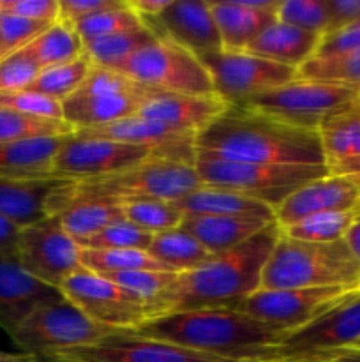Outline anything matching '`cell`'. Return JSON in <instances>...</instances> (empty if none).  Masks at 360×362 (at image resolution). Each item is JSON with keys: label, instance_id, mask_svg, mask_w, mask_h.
I'll list each match as a JSON object with an SVG mask.
<instances>
[{"label": "cell", "instance_id": "6da1fadb", "mask_svg": "<svg viewBox=\"0 0 360 362\" xmlns=\"http://www.w3.org/2000/svg\"><path fill=\"white\" fill-rule=\"evenodd\" d=\"M127 332L233 362H275L288 331L233 308H205L150 318Z\"/></svg>", "mask_w": 360, "mask_h": 362}, {"label": "cell", "instance_id": "7a4b0ae2", "mask_svg": "<svg viewBox=\"0 0 360 362\" xmlns=\"http://www.w3.org/2000/svg\"><path fill=\"white\" fill-rule=\"evenodd\" d=\"M281 235L277 223L239 247L214 255L200 267L179 272L164 293L150 304V318L205 308H235L261 288L265 264Z\"/></svg>", "mask_w": 360, "mask_h": 362}, {"label": "cell", "instance_id": "3957f363", "mask_svg": "<svg viewBox=\"0 0 360 362\" xmlns=\"http://www.w3.org/2000/svg\"><path fill=\"white\" fill-rule=\"evenodd\" d=\"M193 147L232 161L325 166L318 131L292 126L239 105H229L201 129Z\"/></svg>", "mask_w": 360, "mask_h": 362}, {"label": "cell", "instance_id": "277c9868", "mask_svg": "<svg viewBox=\"0 0 360 362\" xmlns=\"http://www.w3.org/2000/svg\"><path fill=\"white\" fill-rule=\"evenodd\" d=\"M360 288V262L344 243H307L279 235L261 274V288Z\"/></svg>", "mask_w": 360, "mask_h": 362}, {"label": "cell", "instance_id": "5b68a950", "mask_svg": "<svg viewBox=\"0 0 360 362\" xmlns=\"http://www.w3.org/2000/svg\"><path fill=\"white\" fill-rule=\"evenodd\" d=\"M203 186L191 159L161 154L92 180H66L59 187L62 197L106 198L119 204L140 200L175 202Z\"/></svg>", "mask_w": 360, "mask_h": 362}, {"label": "cell", "instance_id": "8992f818", "mask_svg": "<svg viewBox=\"0 0 360 362\" xmlns=\"http://www.w3.org/2000/svg\"><path fill=\"white\" fill-rule=\"evenodd\" d=\"M193 165L203 186L244 194L268 205L272 211H275L299 187L328 175L325 166L232 161L201 151H194Z\"/></svg>", "mask_w": 360, "mask_h": 362}, {"label": "cell", "instance_id": "52a82bcc", "mask_svg": "<svg viewBox=\"0 0 360 362\" xmlns=\"http://www.w3.org/2000/svg\"><path fill=\"white\" fill-rule=\"evenodd\" d=\"M359 98V87L295 78L239 106H246L292 126L318 131L328 117L341 112Z\"/></svg>", "mask_w": 360, "mask_h": 362}, {"label": "cell", "instance_id": "ba28073f", "mask_svg": "<svg viewBox=\"0 0 360 362\" xmlns=\"http://www.w3.org/2000/svg\"><path fill=\"white\" fill-rule=\"evenodd\" d=\"M113 332L119 331L92 322L64 297L35 311L11 334V339L21 354L52 359L67 350L94 345Z\"/></svg>", "mask_w": 360, "mask_h": 362}, {"label": "cell", "instance_id": "9c48e42d", "mask_svg": "<svg viewBox=\"0 0 360 362\" xmlns=\"http://www.w3.org/2000/svg\"><path fill=\"white\" fill-rule=\"evenodd\" d=\"M161 154L179 156L194 161V152L164 151V148L120 144L102 138H78L69 134L64 138L56 152L52 166V177L62 180L101 179Z\"/></svg>", "mask_w": 360, "mask_h": 362}, {"label": "cell", "instance_id": "30bf717a", "mask_svg": "<svg viewBox=\"0 0 360 362\" xmlns=\"http://www.w3.org/2000/svg\"><path fill=\"white\" fill-rule=\"evenodd\" d=\"M115 71L159 92L191 95L215 94L201 60L175 42L162 39L134 53Z\"/></svg>", "mask_w": 360, "mask_h": 362}, {"label": "cell", "instance_id": "8fae6325", "mask_svg": "<svg viewBox=\"0 0 360 362\" xmlns=\"http://www.w3.org/2000/svg\"><path fill=\"white\" fill-rule=\"evenodd\" d=\"M356 345H360V288L346 293L309 324L286 332L275 362L307 361Z\"/></svg>", "mask_w": 360, "mask_h": 362}, {"label": "cell", "instance_id": "7c38bea8", "mask_svg": "<svg viewBox=\"0 0 360 362\" xmlns=\"http://www.w3.org/2000/svg\"><path fill=\"white\" fill-rule=\"evenodd\" d=\"M60 292L92 322L113 331H133L150 320L147 300L87 269L67 278Z\"/></svg>", "mask_w": 360, "mask_h": 362}, {"label": "cell", "instance_id": "4fadbf2b", "mask_svg": "<svg viewBox=\"0 0 360 362\" xmlns=\"http://www.w3.org/2000/svg\"><path fill=\"white\" fill-rule=\"evenodd\" d=\"M207 69L215 94L228 105L249 99L295 80L296 69L249 52H214L198 57Z\"/></svg>", "mask_w": 360, "mask_h": 362}, {"label": "cell", "instance_id": "5bb4252c", "mask_svg": "<svg viewBox=\"0 0 360 362\" xmlns=\"http://www.w3.org/2000/svg\"><path fill=\"white\" fill-rule=\"evenodd\" d=\"M16 257L28 274L55 288L83 269L81 246L62 228L56 216L20 230Z\"/></svg>", "mask_w": 360, "mask_h": 362}, {"label": "cell", "instance_id": "9a60e30c", "mask_svg": "<svg viewBox=\"0 0 360 362\" xmlns=\"http://www.w3.org/2000/svg\"><path fill=\"white\" fill-rule=\"evenodd\" d=\"M352 290L355 288H344V286L282 290L260 288L240 300L233 310H239L286 331H293V329L309 324Z\"/></svg>", "mask_w": 360, "mask_h": 362}, {"label": "cell", "instance_id": "2e32d148", "mask_svg": "<svg viewBox=\"0 0 360 362\" xmlns=\"http://www.w3.org/2000/svg\"><path fill=\"white\" fill-rule=\"evenodd\" d=\"M52 362H233L208 354L194 352L159 339L119 331L101 341L67 350L52 357Z\"/></svg>", "mask_w": 360, "mask_h": 362}, {"label": "cell", "instance_id": "e0dca14e", "mask_svg": "<svg viewBox=\"0 0 360 362\" xmlns=\"http://www.w3.org/2000/svg\"><path fill=\"white\" fill-rule=\"evenodd\" d=\"M143 23L157 39L175 42L196 57L222 49L208 0H169L164 11Z\"/></svg>", "mask_w": 360, "mask_h": 362}, {"label": "cell", "instance_id": "ac0fdd59", "mask_svg": "<svg viewBox=\"0 0 360 362\" xmlns=\"http://www.w3.org/2000/svg\"><path fill=\"white\" fill-rule=\"evenodd\" d=\"M360 209V177L325 175L289 194L274 211L281 230L318 214Z\"/></svg>", "mask_w": 360, "mask_h": 362}, {"label": "cell", "instance_id": "d6986e66", "mask_svg": "<svg viewBox=\"0 0 360 362\" xmlns=\"http://www.w3.org/2000/svg\"><path fill=\"white\" fill-rule=\"evenodd\" d=\"M60 288L28 274L16 255L0 257V329L13 334L41 308L62 300Z\"/></svg>", "mask_w": 360, "mask_h": 362}, {"label": "cell", "instance_id": "ffe728a7", "mask_svg": "<svg viewBox=\"0 0 360 362\" xmlns=\"http://www.w3.org/2000/svg\"><path fill=\"white\" fill-rule=\"evenodd\" d=\"M228 106V103L219 98L217 94L191 95L155 90L154 94L145 99L138 115L157 120L172 129L196 136L212 120L217 119Z\"/></svg>", "mask_w": 360, "mask_h": 362}, {"label": "cell", "instance_id": "44dd1931", "mask_svg": "<svg viewBox=\"0 0 360 362\" xmlns=\"http://www.w3.org/2000/svg\"><path fill=\"white\" fill-rule=\"evenodd\" d=\"M328 175L360 177V98L318 129Z\"/></svg>", "mask_w": 360, "mask_h": 362}, {"label": "cell", "instance_id": "7402d4cb", "mask_svg": "<svg viewBox=\"0 0 360 362\" xmlns=\"http://www.w3.org/2000/svg\"><path fill=\"white\" fill-rule=\"evenodd\" d=\"M64 182L52 175H0V214L20 230L35 225L48 218L49 197Z\"/></svg>", "mask_w": 360, "mask_h": 362}, {"label": "cell", "instance_id": "603a6c76", "mask_svg": "<svg viewBox=\"0 0 360 362\" xmlns=\"http://www.w3.org/2000/svg\"><path fill=\"white\" fill-rule=\"evenodd\" d=\"M154 88L138 92H109V94H73L62 103L64 120L74 131L90 129L138 115L141 105Z\"/></svg>", "mask_w": 360, "mask_h": 362}, {"label": "cell", "instance_id": "cb8c5ba5", "mask_svg": "<svg viewBox=\"0 0 360 362\" xmlns=\"http://www.w3.org/2000/svg\"><path fill=\"white\" fill-rule=\"evenodd\" d=\"M59 187L49 197L46 212L48 216H56L62 228L78 243L126 219L122 204L119 202L106 198L62 197Z\"/></svg>", "mask_w": 360, "mask_h": 362}, {"label": "cell", "instance_id": "d4e9b609", "mask_svg": "<svg viewBox=\"0 0 360 362\" xmlns=\"http://www.w3.org/2000/svg\"><path fill=\"white\" fill-rule=\"evenodd\" d=\"M73 134L78 138H102V140L141 145V147L164 148V151L194 152V134L172 129L166 124L141 115L127 117V119L104 124V126L99 127H90V129L74 131Z\"/></svg>", "mask_w": 360, "mask_h": 362}, {"label": "cell", "instance_id": "484cf974", "mask_svg": "<svg viewBox=\"0 0 360 362\" xmlns=\"http://www.w3.org/2000/svg\"><path fill=\"white\" fill-rule=\"evenodd\" d=\"M270 219L251 216H184L180 228L193 235L208 253L232 251L267 228Z\"/></svg>", "mask_w": 360, "mask_h": 362}, {"label": "cell", "instance_id": "4316f807", "mask_svg": "<svg viewBox=\"0 0 360 362\" xmlns=\"http://www.w3.org/2000/svg\"><path fill=\"white\" fill-rule=\"evenodd\" d=\"M321 37L323 35L316 32L302 30L275 20L247 46L246 52L299 71V67L316 55Z\"/></svg>", "mask_w": 360, "mask_h": 362}, {"label": "cell", "instance_id": "83f0119b", "mask_svg": "<svg viewBox=\"0 0 360 362\" xmlns=\"http://www.w3.org/2000/svg\"><path fill=\"white\" fill-rule=\"evenodd\" d=\"M224 52H246L247 46L270 27L277 16L244 7L239 0H208Z\"/></svg>", "mask_w": 360, "mask_h": 362}, {"label": "cell", "instance_id": "f1b7e54d", "mask_svg": "<svg viewBox=\"0 0 360 362\" xmlns=\"http://www.w3.org/2000/svg\"><path fill=\"white\" fill-rule=\"evenodd\" d=\"M172 205L184 216H251L275 221L274 211L268 205L233 191L207 186L172 202Z\"/></svg>", "mask_w": 360, "mask_h": 362}, {"label": "cell", "instance_id": "f546056e", "mask_svg": "<svg viewBox=\"0 0 360 362\" xmlns=\"http://www.w3.org/2000/svg\"><path fill=\"white\" fill-rule=\"evenodd\" d=\"M64 138L42 136L0 144V175H52L53 161Z\"/></svg>", "mask_w": 360, "mask_h": 362}, {"label": "cell", "instance_id": "4dcf8cb0", "mask_svg": "<svg viewBox=\"0 0 360 362\" xmlns=\"http://www.w3.org/2000/svg\"><path fill=\"white\" fill-rule=\"evenodd\" d=\"M147 251L172 272L193 271L214 257L180 226L154 235Z\"/></svg>", "mask_w": 360, "mask_h": 362}, {"label": "cell", "instance_id": "1f68e13d", "mask_svg": "<svg viewBox=\"0 0 360 362\" xmlns=\"http://www.w3.org/2000/svg\"><path fill=\"white\" fill-rule=\"evenodd\" d=\"M21 49H25L41 69L71 62L85 53L83 42L73 23L64 20H56Z\"/></svg>", "mask_w": 360, "mask_h": 362}, {"label": "cell", "instance_id": "d6a6232c", "mask_svg": "<svg viewBox=\"0 0 360 362\" xmlns=\"http://www.w3.org/2000/svg\"><path fill=\"white\" fill-rule=\"evenodd\" d=\"M155 41H159L157 35L147 25H143L133 30L120 32V34L88 42L85 45V57L90 60L92 66L116 69L134 53L154 45Z\"/></svg>", "mask_w": 360, "mask_h": 362}, {"label": "cell", "instance_id": "836d02e7", "mask_svg": "<svg viewBox=\"0 0 360 362\" xmlns=\"http://www.w3.org/2000/svg\"><path fill=\"white\" fill-rule=\"evenodd\" d=\"M81 267L95 274L126 271H168L148 251L143 250H83Z\"/></svg>", "mask_w": 360, "mask_h": 362}, {"label": "cell", "instance_id": "e575fe53", "mask_svg": "<svg viewBox=\"0 0 360 362\" xmlns=\"http://www.w3.org/2000/svg\"><path fill=\"white\" fill-rule=\"evenodd\" d=\"M143 25L145 23L140 14L129 6L127 0H122L119 6L112 7V9H104L101 13L81 18L76 23H73V27L85 46L92 41H97V39L133 30V28L143 27Z\"/></svg>", "mask_w": 360, "mask_h": 362}, {"label": "cell", "instance_id": "d590c367", "mask_svg": "<svg viewBox=\"0 0 360 362\" xmlns=\"http://www.w3.org/2000/svg\"><path fill=\"white\" fill-rule=\"evenodd\" d=\"M92 69L90 60L83 55L71 62L59 64V66L46 67L39 73L35 81L32 83L30 90L41 92V94L49 95L56 101L64 103L67 98L74 94L83 83L85 78L88 76Z\"/></svg>", "mask_w": 360, "mask_h": 362}, {"label": "cell", "instance_id": "8d00e7d4", "mask_svg": "<svg viewBox=\"0 0 360 362\" xmlns=\"http://www.w3.org/2000/svg\"><path fill=\"white\" fill-rule=\"evenodd\" d=\"M359 211L328 212L307 218L289 228L281 230L282 235L307 243H334L344 239L346 232L356 219Z\"/></svg>", "mask_w": 360, "mask_h": 362}, {"label": "cell", "instance_id": "74e56055", "mask_svg": "<svg viewBox=\"0 0 360 362\" xmlns=\"http://www.w3.org/2000/svg\"><path fill=\"white\" fill-rule=\"evenodd\" d=\"M74 129L66 120H42L0 108V144L42 136H67Z\"/></svg>", "mask_w": 360, "mask_h": 362}, {"label": "cell", "instance_id": "f35d334b", "mask_svg": "<svg viewBox=\"0 0 360 362\" xmlns=\"http://www.w3.org/2000/svg\"><path fill=\"white\" fill-rule=\"evenodd\" d=\"M296 78L300 80L334 81L360 88V49L325 59H311L299 67Z\"/></svg>", "mask_w": 360, "mask_h": 362}, {"label": "cell", "instance_id": "ab89813d", "mask_svg": "<svg viewBox=\"0 0 360 362\" xmlns=\"http://www.w3.org/2000/svg\"><path fill=\"white\" fill-rule=\"evenodd\" d=\"M124 218L126 221L133 223L138 228L150 232L154 235L168 230L179 228L182 223L184 214H180L172 202L162 200H140L126 202L122 204Z\"/></svg>", "mask_w": 360, "mask_h": 362}, {"label": "cell", "instance_id": "60d3db41", "mask_svg": "<svg viewBox=\"0 0 360 362\" xmlns=\"http://www.w3.org/2000/svg\"><path fill=\"white\" fill-rule=\"evenodd\" d=\"M154 240V233L145 232L138 228L136 225L129 221H116L113 225L106 226L95 235L87 237L80 240V246L83 250H143L147 251L148 246Z\"/></svg>", "mask_w": 360, "mask_h": 362}, {"label": "cell", "instance_id": "b9f144b4", "mask_svg": "<svg viewBox=\"0 0 360 362\" xmlns=\"http://www.w3.org/2000/svg\"><path fill=\"white\" fill-rule=\"evenodd\" d=\"M277 21L323 35L328 27L327 0H281Z\"/></svg>", "mask_w": 360, "mask_h": 362}, {"label": "cell", "instance_id": "7bdbcfd3", "mask_svg": "<svg viewBox=\"0 0 360 362\" xmlns=\"http://www.w3.org/2000/svg\"><path fill=\"white\" fill-rule=\"evenodd\" d=\"M179 272L168 271H126V272H108L101 274L102 278L116 283L122 288L136 293L141 299H145L150 306L161 293H164L175 281Z\"/></svg>", "mask_w": 360, "mask_h": 362}, {"label": "cell", "instance_id": "ee69618b", "mask_svg": "<svg viewBox=\"0 0 360 362\" xmlns=\"http://www.w3.org/2000/svg\"><path fill=\"white\" fill-rule=\"evenodd\" d=\"M0 108L42 120H64L62 103L35 90L0 92Z\"/></svg>", "mask_w": 360, "mask_h": 362}, {"label": "cell", "instance_id": "f6af8a7d", "mask_svg": "<svg viewBox=\"0 0 360 362\" xmlns=\"http://www.w3.org/2000/svg\"><path fill=\"white\" fill-rule=\"evenodd\" d=\"M49 25L0 11V59L30 45Z\"/></svg>", "mask_w": 360, "mask_h": 362}, {"label": "cell", "instance_id": "bcb514c9", "mask_svg": "<svg viewBox=\"0 0 360 362\" xmlns=\"http://www.w3.org/2000/svg\"><path fill=\"white\" fill-rule=\"evenodd\" d=\"M41 71L25 49L4 57L0 59V92L28 90Z\"/></svg>", "mask_w": 360, "mask_h": 362}, {"label": "cell", "instance_id": "7dc6e473", "mask_svg": "<svg viewBox=\"0 0 360 362\" xmlns=\"http://www.w3.org/2000/svg\"><path fill=\"white\" fill-rule=\"evenodd\" d=\"M0 11L28 20L55 23L59 20V0H0Z\"/></svg>", "mask_w": 360, "mask_h": 362}, {"label": "cell", "instance_id": "c3c4849f", "mask_svg": "<svg viewBox=\"0 0 360 362\" xmlns=\"http://www.w3.org/2000/svg\"><path fill=\"white\" fill-rule=\"evenodd\" d=\"M355 49H360V27H348L344 30L323 35L313 59L342 55V53L355 52Z\"/></svg>", "mask_w": 360, "mask_h": 362}, {"label": "cell", "instance_id": "681fc988", "mask_svg": "<svg viewBox=\"0 0 360 362\" xmlns=\"http://www.w3.org/2000/svg\"><path fill=\"white\" fill-rule=\"evenodd\" d=\"M122 0H59V20L76 23L85 16L119 6Z\"/></svg>", "mask_w": 360, "mask_h": 362}, {"label": "cell", "instance_id": "f907efd6", "mask_svg": "<svg viewBox=\"0 0 360 362\" xmlns=\"http://www.w3.org/2000/svg\"><path fill=\"white\" fill-rule=\"evenodd\" d=\"M328 27L323 35L352 27L360 16V0H327Z\"/></svg>", "mask_w": 360, "mask_h": 362}, {"label": "cell", "instance_id": "816d5d0a", "mask_svg": "<svg viewBox=\"0 0 360 362\" xmlns=\"http://www.w3.org/2000/svg\"><path fill=\"white\" fill-rule=\"evenodd\" d=\"M20 228L0 214V257L16 255Z\"/></svg>", "mask_w": 360, "mask_h": 362}, {"label": "cell", "instance_id": "f5cc1de1", "mask_svg": "<svg viewBox=\"0 0 360 362\" xmlns=\"http://www.w3.org/2000/svg\"><path fill=\"white\" fill-rule=\"evenodd\" d=\"M295 362H360V346H348V349H339L334 352L321 354V356L311 357L307 361Z\"/></svg>", "mask_w": 360, "mask_h": 362}, {"label": "cell", "instance_id": "db71d44e", "mask_svg": "<svg viewBox=\"0 0 360 362\" xmlns=\"http://www.w3.org/2000/svg\"><path fill=\"white\" fill-rule=\"evenodd\" d=\"M129 6L141 16V20L157 16L161 11L166 9L169 0H127Z\"/></svg>", "mask_w": 360, "mask_h": 362}, {"label": "cell", "instance_id": "11a10c76", "mask_svg": "<svg viewBox=\"0 0 360 362\" xmlns=\"http://www.w3.org/2000/svg\"><path fill=\"white\" fill-rule=\"evenodd\" d=\"M344 243L348 244L352 253L355 255L356 260L360 262V209H359V214H356V219L353 221V225L349 226L348 232H346Z\"/></svg>", "mask_w": 360, "mask_h": 362}, {"label": "cell", "instance_id": "9f6ffc18", "mask_svg": "<svg viewBox=\"0 0 360 362\" xmlns=\"http://www.w3.org/2000/svg\"><path fill=\"white\" fill-rule=\"evenodd\" d=\"M39 359L28 354H11L0 350V362H37Z\"/></svg>", "mask_w": 360, "mask_h": 362}, {"label": "cell", "instance_id": "6f0895ef", "mask_svg": "<svg viewBox=\"0 0 360 362\" xmlns=\"http://www.w3.org/2000/svg\"><path fill=\"white\" fill-rule=\"evenodd\" d=\"M352 27H360V16H359V18H356V21H355V23H353V25H352Z\"/></svg>", "mask_w": 360, "mask_h": 362}, {"label": "cell", "instance_id": "680465c9", "mask_svg": "<svg viewBox=\"0 0 360 362\" xmlns=\"http://www.w3.org/2000/svg\"><path fill=\"white\" fill-rule=\"evenodd\" d=\"M356 346H360V345H356Z\"/></svg>", "mask_w": 360, "mask_h": 362}]
</instances>
